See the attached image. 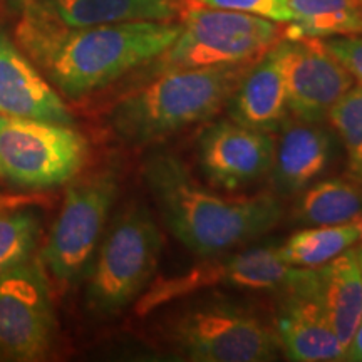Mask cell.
Masks as SVG:
<instances>
[{
    "mask_svg": "<svg viewBox=\"0 0 362 362\" xmlns=\"http://www.w3.org/2000/svg\"><path fill=\"white\" fill-rule=\"evenodd\" d=\"M180 22L136 21L81 29L21 17L16 42L61 96L79 99L161 56Z\"/></svg>",
    "mask_w": 362,
    "mask_h": 362,
    "instance_id": "1",
    "label": "cell"
},
{
    "mask_svg": "<svg viewBox=\"0 0 362 362\" xmlns=\"http://www.w3.org/2000/svg\"><path fill=\"white\" fill-rule=\"evenodd\" d=\"M143 176L170 232L203 259L259 238L282 220L279 197H220L198 185L185 163L171 153L149 156Z\"/></svg>",
    "mask_w": 362,
    "mask_h": 362,
    "instance_id": "2",
    "label": "cell"
},
{
    "mask_svg": "<svg viewBox=\"0 0 362 362\" xmlns=\"http://www.w3.org/2000/svg\"><path fill=\"white\" fill-rule=\"evenodd\" d=\"M255 61L163 71L155 81L116 103L110 124L129 144H148L211 119Z\"/></svg>",
    "mask_w": 362,
    "mask_h": 362,
    "instance_id": "3",
    "label": "cell"
},
{
    "mask_svg": "<svg viewBox=\"0 0 362 362\" xmlns=\"http://www.w3.org/2000/svg\"><path fill=\"white\" fill-rule=\"evenodd\" d=\"M163 237L141 203H131L116 216L90 270L86 304L96 315L111 317L133 304L160 267Z\"/></svg>",
    "mask_w": 362,
    "mask_h": 362,
    "instance_id": "4",
    "label": "cell"
},
{
    "mask_svg": "<svg viewBox=\"0 0 362 362\" xmlns=\"http://www.w3.org/2000/svg\"><path fill=\"white\" fill-rule=\"evenodd\" d=\"M180 24L178 37L158 57L163 71L257 61L285 37V29L277 22L193 0L185 2Z\"/></svg>",
    "mask_w": 362,
    "mask_h": 362,
    "instance_id": "5",
    "label": "cell"
},
{
    "mask_svg": "<svg viewBox=\"0 0 362 362\" xmlns=\"http://www.w3.org/2000/svg\"><path fill=\"white\" fill-rule=\"evenodd\" d=\"M88 153V141L71 124L0 115V178L13 187H61L79 175Z\"/></svg>",
    "mask_w": 362,
    "mask_h": 362,
    "instance_id": "6",
    "label": "cell"
},
{
    "mask_svg": "<svg viewBox=\"0 0 362 362\" xmlns=\"http://www.w3.org/2000/svg\"><path fill=\"white\" fill-rule=\"evenodd\" d=\"M168 341L189 361L264 362L277 359L279 337L259 317L226 302H206L180 312Z\"/></svg>",
    "mask_w": 362,
    "mask_h": 362,
    "instance_id": "7",
    "label": "cell"
},
{
    "mask_svg": "<svg viewBox=\"0 0 362 362\" xmlns=\"http://www.w3.org/2000/svg\"><path fill=\"white\" fill-rule=\"evenodd\" d=\"M119 185L112 171L78 180L67 188L51 235L40 252V264L61 284L76 282L88 269Z\"/></svg>",
    "mask_w": 362,
    "mask_h": 362,
    "instance_id": "8",
    "label": "cell"
},
{
    "mask_svg": "<svg viewBox=\"0 0 362 362\" xmlns=\"http://www.w3.org/2000/svg\"><path fill=\"white\" fill-rule=\"evenodd\" d=\"M56 336L51 287L40 260L0 272V359H44Z\"/></svg>",
    "mask_w": 362,
    "mask_h": 362,
    "instance_id": "9",
    "label": "cell"
},
{
    "mask_svg": "<svg viewBox=\"0 0 362 362\" xmlns=\"http://www.w3.org/2000/svg\"><path fill=\"white\" fill-rule=\"evenodd\" d=\"M296 267L285 264L279 247H257L237 253L208 257L185 274L161 280L141 298V312L156 309L165 302L176 300L194 291L216 285L250 291L284 288L298 274Z\"/></svg>",
    "mask_w": 362,
    "mask_h": 362,
    "instance_id": "10",
    "label": "cell"
},
{
    "mask_svg": "<svg viewBox=\"0 0 362 362\" xmlns=\"http://www.w3.org/2000/svg\"><path fill=\"white\" fill-rule=\"evenodd\" d=\"M282 69L288 112L304 123H322L354 86V78L319 37L282 39Z\"/></svg>",
    "mask_w": 362,
    "mask_h": 362,
    "instance_id": "11",
    "label": "cell"
},
{
    "mask_svg": "<svg viewBox=\"0 0 362 362\" xmlns=\"http://www.w3.org/2000/svg\"><path fill=\"white\" fill-rule=\"evenodd\" d=\"M275 319V334L288 359L298 362L342 361L344 346L334 332L315 287V269H300L285 285Z\"/></svg>",
    "mask_w": 362,
    "mask_h": 362,
    "instance_id": "12",
    "label": "cell"
},
{
    "mask_svg": "<svg viewBox=\"0 0 362 362\" xmlns=\"http://www.w3.org/2000/svg\"><path fill=\"white\" fill-rule=\"evenodd\" d=\"M275 139L270 133L223 119L203 131L198 161L215 187L238 189L270 171Z\"/></svg>",
    "mask_w": 362,
    "mask_h": 362,
    "instance_id": "13",
    "label": "cell"
},
{
    "mask_svg": "<svg viewBox=\"0 0 362 362\" xmlns=\"http://www.w3.org/2000/svg\"><path fill=\"white\" fill-rule=\"evenodd\" d=\"M187 0H12L21 17L67 29L121 22L180 19Z\"/></svg>",
    "mask_w": 362,
    "mask_h": 362,
    "instance_id": "14",
    "label": "cell"
},
{
    "mask_svg": "<svg viewBox=\"0 0 362 362\" xmlns=\"http://www.w3.org/2000/svg\"><path fill=\"white\" fill-rule=\"evenodd\" d=\"M0 115L72 124V115L39 67L0 30Z\"/></svg>",
    "mask_w": 362,
    "mask_h": 362,
    "instance_id": "15",
    "label": "cell"
},
{
    "mask_svg": "<svg viewBox=\"0 0 362 362\" xmlns=\"http://www.w3.org/2000/svg\"><path fill=\"white\" fill-rule=\"evenodd\" d=\"M235 123L274 133L287 119V89L282 69V40L253 62L228 101Z\"/></svg>",
    "mask_w": 362,
    "mask_h": 362,
    "instance_id": "16",
    "label": "cell"
},
{
    "mask_svg": "<svg viewBox=\"0 0 362 362\" xmlns=\"http://www.w3.org/2000/svg\"><path fill=\"white\" fill-rule=\"evenodd\" d=\"M275 141L270 173L280 194L292 197L320 178L334 158V139L319 123L287 121Z\"/></svg>",
    "mask_w": 362,
    "mask_h": 362,
    "instance_id": "17",
    "label": "cell"
},
{
    "mask_svg": "<svg viewBox=\"0 0 362 362\" xmlns=\"http://www.w3.org/2000/svg\"><path fill=\"white\" fill-rule=\"evenodd\" d=\"M315 287L329 322L346 349L362 320V267L357 248L317 267Z\"/></svg>",
    "mask_w": 362,
    "mask_h": 362,
    "instance_id": "18",
    "label": "cell"
},
{
    "mask_svg": "<svg viewBox=\"0 0 362 362\" xmlns=\"http://www.w3.org/2000/svg\"><path fill=\"white\" fill-rule=\"evenodd\" d=\"M298 194L293 218L304 226L347 223L362 216V183L357 180L314 181Z\"/></svg>",
    "mask_w": 362,
    "mask_h": 362,
    "instance_id": "19",
    "label": "cell"
},
{
    "mask_svg": "<svg viewBox=\"0 0 362 362\" xmlns=\"http://www.w3.org/2000/svg\"><path fill=\"white\" fill-rule=\"evenodd\" d=\"M361 243L362 216L347 223L307 226L292 233L279 250L291 267L317 269Z\"/></svg>",
    "mask_w": 362,
    "mask_h": 362,
    "instance_id": "20",
    "label": "cell"
},
{
    "mask_svg": "<svg viewBox=\"0 0 362 362\" xmlns=\"http://www.w3.org/2000/svg\"><path fill=\"white\" fill-rule=\"evenodd\" d=\"M292 21L285 39L362 35V4L359 0H288Z\"/></svg>",
    "mask_w": 362,
    "mask_h": 362,
    "instance_id": "21",
    "label": "cell"
},
{
    "mask_svg": "<svg viewBox=\"0 0 362 362\" xmlns=\"http://www.w3.org/2000/svg\"><path fill=\"white\" fill-rule=\"evenodd\" d=\"M39 237V216L33 210L0 211V272L33 259Z\"/></svg>",
    "mask_w": 362,
    "mask_h": 362,
    "instance_id": "22",
    "label": "cell"
},
{
    "mask_svg": "<svg viewBox=\"0 0 362 362\" xmlns=\"http://www.w3.org/2000/svg\"><path fill=\"white\" fill-rule=\"evenodd\" d=\"M327 119L341 136L351 176L362 183V84L352 86L334 104Z\"/></svg>",
    "mask_w": 362,
    "mask_h": 362,
    "instance_id": "23",
    "label": "cell"
},
{
    "mask_svg": "<svg viewBox=\"0 0 362 362\" xmlns=\"http://www.w3.org/2000/svg\"><path fill=\"white\" fill-rule=\"evenodd\" d=\"M193 2L214 8L252 13V16L264 17L277 24H288L292 21L288 0H193Z\"/></svg>",
    "mask_w": 362,
    "mask_h": 362,
    "instance_id": "24",
    "label": "cell"
},
{
    "mask_svg": "<svg viewBox=\"0 0 362 362\" xmlns=\"http://www.w3.org/2000/svg\"><path fill=\"white\" fill-rule=\"evenodd\" d=\"M322 40L327 51L362 84V35H332Z\"/></svg>",
    "mask_w": 362,
    "mask_h": 362,
    "instance_id": "25",
    "label": "cell"
},
{
    "mask_svg": "<svg viewBox=\"0 0 362 362\" xmlns=\"http://www.w3.org/2000/svg\"><path fill=\"white\" fill-rule=\"evenodd\" d=\"M342 361H356L362 362V320L361 324L357 325L354 336H352L349 346L346 347V352H344Z\"/></svg>",
    "mask_w": 362,
    "mask_h": 362,
    "instance_id": "26",
    "label": "cell"
},
{
    "mask_svg": "<svg viewBox=\"0 0 362 362\" xmlns=\"http://www.w3.org/2000/svg\"><path fill=\"white\" fill-rule=\"evenodd\" d=\"M357 253H359V260H361V267H362V243L357 247Z\"/></svg>",
    "mask_w": 362,
    "mask_h": 362,
    "instance_id": "27",
    "label": "cell"
},
{
    "mask_svg": "<svg viewBox=\"0 0 362 362\" xmlns=\"http://www.w3.org/2000/svg\"><path fill=\"white\" fill-rule=\"evenodd\" d=\"M359 2H361V4H362V0H359Z\"/></svg>",
    "mask_w": 362,
    "mask_h": 362,
    "instance_id": "28",
    "label": "cell"
}]
</instances>
